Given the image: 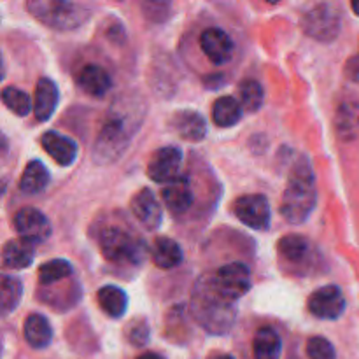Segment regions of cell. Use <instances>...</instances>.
I'll use <instances>...</instances> for the list:
<instances>
[{"label": "cell", "mask_w": 359, "mask_h": 359, "mask_svg": "<svg viewBox=\"0 0 359 359\" xmlns=\"http://www.w3.org/2000/svg\"><path fill=\"white\" fill-rule=\"evenodd\" d=\"M2 102L11 112H14L16 116L23 118L28 116L32 111V98L28 97V93H25L23 90L14 86H6L2 90Z\"/></svg>", "instance_id": "f546056e"}, {"label": "cell", "mask_w": 359, "mask_h": 359, "mask_svg": "<svg viewBox=\"0 0 359 359\" xmlns=\"http://www.w3.org/2000/svg\"><path fill=\"white\" fill-rule=\"evenodd\" d=\"M35 245L23 238H13L6 242L2 249V263L6 269L23 270L34 263Z\"/></svg>", "instance_id": "ac0fdd59"}, {"label": "cell", "mask_w": 359, "mask_h": 359, "mask_svg": "<svg viewBox=\"0 0 359 359\" xmlns=\"http://www.w3.org/2000/svg\"><path fill=\"white\" fill-rule=\"evenodd\" d=\"M359 128V105L346 104L339 109V132L351 133Z\"/></svg>", "instance_id": "1f68e13d"}, {"label": "cell", "mask_w": 359, "mask_h": 359, "mask_svg": "<svg viewBox=\"0 0 359 359\" xmlns=\"http://www.w3.org/2000/svg\"><path fill=\"white\" fill-rule=\"evenodd\" d=\"M14 228H16L20 238L34 245L48 241L53 231L48 217L34 207H25V209L18 210L14 216Z\"/></svg>", "instance_id": "9c48e42d"}, {"label": "cell", "mask_w": 359, "mask_h": 359, "mask_svg": "<svg viewBox=\"0 0 359 359\" xmlns=\"http://www.w3.org/2000/svg\"><path fill=\"white\" fill-rule=\"evenodd\" d=\"M146 104L142 97L121 95L109 109L105 121L93 144L91 158L98 165H111L121 158L130 140L142 125Z\"/></svg>", "instance_id": "6da1fadb"}, {"label": "cell", "mask_w": 359, "mask_h": 359, "mask_svg": "<svg viewBox=\"0 0 359 359\" xmlns=\"http://www.w3.org/2000/svg\"><path fill=\"white\" fill-rule=\"evenodd\" d=\"M242 119V105L233 97H221L212 104V121L221 128H231Z\"/></svg>", "instance_id": "484cf974"}, {"label": "cell", "mask_w": 359, "mask_h": 359, "mask_svg": "<svg viewBox=\"0 0 359 359\" xmlns=\"http://www.w3.org/2000/svg\"><path fill=\"white\" fill-rule=\"evenodd\" d=\"M100 249L104 258L109 262L130 263V265H142L147 252L146 244L140 238L133 237L130 231L118 226L102 231Z\"/></svg>", "instance_id": "5b68a950"}, {"label": "cell", "mask_w": 359, "mask_h": 359, "mask_svg": "<svg viewBox=\"0 0 359 359\" xmlns=\"http://www.w3.org/2000/svg\"><path fill=\"white\" fill-rule=\"evenodd\" d=\"M191 314L195 321L210 335H224L237 319L233 302L226 300L216 291L212 276L202 277L193 287Z\"/></svg>", "instance_id": "7a4b0ae2"}, {"label": "cell", "mask_w": 359, "mask_h": 359, "mask_svg": "<svg viewBox=\"0 0 359 359\" xmlns=\"http://www.w3.org/2000/svg\"><path fill=\"white\" fill-rule=\"evenodd\" d=\"M235 216L252 230H269L270 203L265 195H244L235 202Z\"/></svg>", "instance_id": "8fae6325"}, {"label": "cell", "mask_w": 359, "mask_h": 359, "mask_svg": "<svg viewBox=\"0 0 359 359\" xmlns=\"http://www.w3.org/2000/svg\"><path fill=\"white\" fill-rule=\"evenodd\" d=\"M153 262L158 269L161 270H172L175 266H179L184 259V252L182 248L174 241V238L168 237H160L153 245Z\"/></svg>", "instance_id": "7402d4cb"}, {"label": "cell", "mask_w": 359, "mask_h": 359, "mask_svg": "<svg viewBox=\"0 0 359 359\" xmlns=\"http://www.w3.org/2000/svg\"><path fill=\"white\" fill-rule=\"evenodd\" d=\"M58 105V86L49 77H41L35 86L34 114L37 121H48Z\"/></svg>", "instance_id": "e0dca14e"}, {"label": "cell", "mask_w": 359, "mask_h": 359, "mask_svg": "<svg viewBox=\"0 0 359 359\" xmlns=\"http://www.w3.org/2000/svg\"><path fill=\"white\" fill-rule=\"evenodd\" d=\"M351 7H353V11H354V13H356L358 16H359V0H356V2H353V4H351Z\"/></svg>", "instance_id": "d590c367"}, {"label": "cell", "mask_w": 359, "mask_h": 359, "mask_svg": "<svg viewBox=\"0 0 359 359\" xmlns=\"http://www.w3.org/2000/svg\"><path fill=\"white\" fill-rule=\"evenodd\" d=\"M97 300L102 311L112 319H119L125 316L126 307H128V297L121 287L114 286V284H107L102 286L97 291Z\"/></svg>", "instance_id": "d4e9b609"}, {"label": "cell", "mask_w": 359, "mask_h": 359, "mask_svg": "<svg viewBox=\"0 0 359 359\" xmlns=\"http://www.w3.org/2000/svg\"><path fill=\"white\" fill-rule=\"evenodd\" d=\"M41 146L60 167H69L77 158L76 140L60 132H46L41 137Z\"/></svg>", "instance_id": "9a60e30c"}, {"label": "cell", "mask_w": 359, "mask_h": 359, "mask_svg": "<svg viewBox=\"0 0 359 359\" xmlns=\"http://www.w3.org/2000/svg\"><path fill=\"white\" fill-rule=\"evenodd\" d=\"M137 359H165L163 356H160V354H154V353H146V354H142V356L140 358H137Z\"/></svg>", "instance_id": "e575fe53"}, {"label": "cell", "mask_w": 359, "mask_h": 359, "mask_svg": "<svg viewBox=\"0 0 359 359\" xmlns=\"http://www.w3.org/2000/svg\"><path fill=\"white\" fill-rule=\"evenodd\" d=\"M252 354H255V359H280L283 340L279 333L270 326L259 328L252 340Z\"/></svg>", "instance_id": "cb8c5ba5"}, {"label": "cell", "mask_w": 359, "mask_h": 359, "mask_svg": "<svg viewBox=\"0 0 359 359\" xmlns=\"http://www.w3.org/2000/svg\"><path fill=\"white\" fill-rule=\"evenodd\" d=\"M130 209L135 219L147 230H158L163 221V210H161L160 202L156 200L154 193L149 188H142L133 195L130 202Z\"/></svg>", "instance_id": "7c38bea8"}, {"label": "cell", "mask_w": 359, "mask_h": 359, "mask_svg": "<svg viewBox=\"0 0 359 359\" xmlns=\"http://www.w3.org/2000/svg\"><path fill=\"white\" fill-rule=\"evenodd\" d=\"M77 84L84 93L91 95V97H104L112 86V79L102 67L93 65H84L81 69L79 76H77Z\"/></svg>", "instance_id": "d6986e66"}, {"label": "cell", "mask_w": 359, "mask_h": 359, "mask_svg": "<svg viewBox=\"0 0 359 359\" xmlns=\"http://www.w3.org/2000/svg\"><path fill=\"white\" fill-rule=\"evenodd\" d=\"M309 312L318 319L335 321L346 311V298L342 290L335 284L323 286L311 294L307 302Z\"/></svg>", "instance_id": "ba28073f"}, {"label": "cell", "mask_w": 359, "mask_h": 359, "mask_svg": "<svg viewBox=\"0 0 359 359\" xmlns=\"http://www.w3.org/2000/svg\"><path fill=\"white\" fill-rule=\"evenodd\" d=\"M74 273L72 263L67 262V259L56 258L51 262H46L44 265L39 269V283L44 284V286H51V284L58 283V280L67 279Z\"/></svg>", "instance_id": "83f0119b"}, {"label": "cell", "mask_w": 359, "mask_h": 359, "mask_svg": "<svg viewBox=\"0 0 359 359\" xmlns=\"http://www.w3.org/2000/svg\"><path fill=\"white\" fill-rule=\"evenodd\" d=\"M27 11L53 30H76L91 16L90 6L70 0H30Z\"/></svg>", "instance_id": "277c9868"}, {"label": "cell", "mask_w": 359, "mask_h": 359, "mask_svg": "<svg viewBox=\"0 0 359 359\" xmlns=\"http://www.w3.org/2000/svg\"><path fill=\"white\" fill-rule=\"evenodd\" d=\"M126 339L132 346L135 347H144L149 342V325L146 323V319H133L128 325V328L125 330Z\"/></svg>", "instance_id": "d6a6232c"}, {"label": "cell", "mask_w": 359, "mask_h": 359, "mask_svg": "<svg viewBox=\"0 0 359 359\" xmlns=\"http://www.w3.org/2000/svg\"><path fill=\"white\" fill-rule=\"evenodd\" d=\"M346 76L347 79L359 83V51L354 56H351L346 63Z\"/></svg>", "instance_id": "836d02e7"}, {"label": "cell", "mask_w": 359, "mask_h": 359, "mask_svg": "<svg viewBox=\"0 0 359 359\" xmlns=\"http://www.w3.org/2000/svg\"><path fill=\"white\" fill-rule=\"evenodd\" d=\"M182 163V151L175 146L160 147L153 153L147 163V175L151 181L167 186L179 177V168Z\"/></svg>", "instance_id": "30bf717a"}, {"label": "cell", "mask_w": 359, "mask_h": 359, "mask_svg": "<svg viewBox=\"0 0 359 359\" xmlns=\"http://www.w3.org/2000/svg\"><path fill=\"white\" fill-rule=\"evenodd\" d=\"M212 283L221 297H224L230 302H235L244 297V294H248L249 290L252 287L251 270L241 262L228 263V265L221 266L214 273Z\"/></svg>", "instance_id": "52a82bcc"}, {"label": "cell", "mask_w": 359, "mask_h": 359, "mask_svg": "<svg viewBox=\"0 0 359 359\" xmlns=\"http://www.w3.org/2000/svg\"><path fill=\"white\" fill-rule=\"evenodd\" d=\"M302 28L319 42H332L340 34V11L333 4H316L302 18Z\"/></svg>", "instance_id": "8992f818"}, {"label": "cell", "mask_w": 359, "mask_h": 359, "mask_svg": "<svg viewBox=\"0 0 359 359\" xmlns=\"http://www.w3.org/2000/svg\"><path fill=\"white\" fill-rule=\"evenodd\" d=\"M318 202L316 175L311 160L302 154L290 170L286 189H284L280 214L291 224H302L311 217Z\"/></svg>", "instance_id": "3957f363"}, {"label": "cell", "mask_w": 359, "mask_h": 359, "mask_svg": "<svg viewBox=\"0 0 359 359\" xmlns=\"http://www.w3.org/2000/svg\"><path fill=\"white\" fill-rule=\"evenodd\" d=\"M238 95H241V105L249 112L259 111L263 102H265L263 86L255 79L242 81L241 86H238Z\"/></svg>", "instance_id": "f1b7e54d"}, {"label": "cell", "mask_w": 359, "mask_h": 359, "mask_svg": "<svg viewBox=\"0 0 359 359\" xmlns=\"http://www.w3.org/2000/svg\"><path fill=\"white\" fill-rule=\"evenodd\" d=\"M279 255L290 265H304L312 258V244L302 235H286L279 242Z\"/></svg>", "instance_id": "ffe728a7"}, {"label": "cell", "mask_w": 359, "mask_h": 359, "mask_svg": "<svg viewBox=\"0 0 359 359\" xmlns=\"http://www.w3.org/2000/svg\"><path fill=\"white\" fill-rule=\"evenodd\" d=\"M49 181H51V174L46 168V165L39 160H32L25 167L23 175H21L20 189L25 195H39V193H42L48 188Z\"/></svg>", "instance_id": "603a6c76"}, {"label": "cell", "mask_w": 359, "mask_h": 359, "mask_svg": "<svg viewBox=\"0 0 359 359\" xmlns=\"http://www.w3.org/2000/svg\"><path fill=\"white\" fill-rule=\"evenodd\" d=\"M170 128L188 142H200L207 135V121L196 111H177L170 119Z\"/></svg>", "instance_id": "5bb4252c"}, {"label": "cell", "mask_w": 359, "mask_h": 359, "mask_svg": "<svg viewBox=\"0 0 359 359\" xmlns=\"http://www.w3.org/2000/svg\"><path fill=\"white\" fill-rule=\"evenodd\" d=\"M21 298H23V284H21V280L14 276H2V283H0V309H2V316H7L16 311Z\"/></svg>", "instance_id": "4316f807"}, {"label": "cell", "mask_w": 359, "mask_h": 359, "mask_svg": "<svg viewBox=\"0 0 359 359\" xmlns=\"http://www.w3.org/2000/svg\"><path fill=\"white\" fill-rule=\"evenodd\" d=\"M161 196L172 214H184L193 205L191 186H189L188 177H182V175L163 186Z\"/></svg>", "instance_id": "2e32d148"}, {"label": "cell", "mask_w": 359, "mask_h": 359, "mask_svg": "<svg viewBox=\"0 0 359 359\" xmlns=\"http://www.w3.org/2000/svg\"><path fill=\"white\" fill-rule=\"evenodd\" d=\"M212 359H233V358L228 356V354H219V356H214Z\"/></svg>", "instance_id": "8d00e7d4"}, {"label": "cell", "mask_w": 359, "mask_h": 359, "mask_svg": "<svg viewBox=\"0 0 359 359\" xmlns=\"http://www.w3.org/2000/svg\"><path fill=\"white\" fill-rule=\"evenodd\" d=\"M25 340L34 349H46L53 340V328L41 314H30L23 325Z\"/></svg>", "instance_id": "44dd1931"}, {"label": "cell", "mask_w": 359, "mask_h": 359, "mask_svg": "<svg viewBox=\"0 0 359 359\" xmlns=\"http://www.w3.org/2000/svg\"><path fill=\"white\" fill-rule=\"evenodd\" d=\"M200 48L214 65H223L233 53V42L230 35L221 28H207L200 35Z\"/></svg>", "instance_id": "4fadbf2b"}, {"label": "cell", "mask_w": 359, "mask_h": 359, "mask_svg": "<svg viewBox=\"0 0 359 359\" xmlns=\"http://www.w3.org/2000/svg\"><path fill=\"white\" fill-rule=\"evenodd\" d=\"M307 356L311 359H337L333 344L325 337H312L307 342Z\"/></svg>", "instance_id": "4dcf8cb0"}]
</instances>
